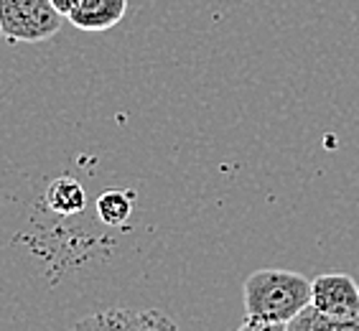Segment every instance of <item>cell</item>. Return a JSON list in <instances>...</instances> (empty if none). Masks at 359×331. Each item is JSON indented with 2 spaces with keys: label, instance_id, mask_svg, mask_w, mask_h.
<instances>
[{
  "label": "cell",
  "instance_id": "obj_1",
  "mask_svg": "<svg viewBox=\"0 0 359 331\" xmlns=\"http://www.w3.org/2000/svg\"><path fill=\"white\" fill-rule=\"evenodd\" d=\"M242 296L248 316L288 324L306 306H311V281L293 270H255L242 285Z\"/></svg>",
  "mask_w": 359,
  "mask_h": 331
},
{
  "label": "cell",
  "instance_id": "obj_2",
  "mask_svg": "<svg viewBox=\"0 0 359 331\" xmlns=\"http://www.w3.org/2000/svg\"><path fill=\"white\" fill-rule=\"evenodd\" d=\"M64 15L51 0H0V31L11 43H41L54 39Z\"/></svg>",
  "mask_w": 359,
  "mask_h": 331
},
{
  "label": "cell",
  "instance_id": "obj_3",
  "mask_svg": "<svg viewBox=\"0 0 359 331\" xmlns=\"http://www.w3.org/2000/svg\"><path fill=\"white\" fill-rule=\"evenodd\" d=\"M311 306L329 318H359V283L346 273H324L311 281Z\"/></svg>",
  "mask_w": 359,
  "mask_h": 331
},
{
  "label": "cell",
  "instance_id": "obj_4",
  "mask_svg": "<svg viewBox=\"0 0 359 331\" xmlns=\"http://www.w3.org/2000/svg\"><path fill=\"white\" fill-rule=\"evenodd\" d=\"M74 331H181L171 318L153 309H110L79 318Z\"/></svg>",
  "mask_w": 359,
  "mask_h": 331
},
{
  "label": "cell",
  "instance_id": "obj_5",
  "mask_svg": "<svg viewBox=\"0 0 359 331\" xmlns=\"http://www.w3.org/2000/svg\"><path fill=\"white\" fill-rule=\"evenodd\" d=\"M128 13V0H79L67 21L87 34H102L118 26Z\"/></svg>",
  "mask_w": 359,
  "mask_h": 331
},
{
  "label": "cell",
  "instance_id": "obj_6",
  "mask_svg": "<svg viewBox=\"0 0 359 331\" xmlns=\"http://www.w3.org/2000/svg\"><path fill=\"white\" fill-rule=\"evenodd\" d=\"M43 201L59 217H72V214H82L84 204H87V194L74 176H59L46 187Z\"/></svg>",
  "mask_w": 359,
  "mask_h": 331
},
{
  "label": "cell",
  "instance_id": "obj_7",
  "mask_svg": "<svg viewBox=\"0 0 359 331\" xmlns=\"http://www.w3.org/2000/svg\"><path fill=\"white\" fill-rule=\"evenodd\" d=\"M133 214V194L110 189L97 196V217L107 227H123Z\"/></svg>",
  "mask_w": 359,
  "mask_h": 331
},
{
  "label": "cell",
  "instance_id": "obj_8",
  "mask_svg": "<svg viewBox=\"0 0 359 331\" xmlns=\"http://www.w3.org/2000/svg\"><path fill=\"white\" fill-rule=\"evenodd\" d=\"M288 331H329V316H324L318 309L306 306L298 316H293L288 321Z\"/></svg>",
  "mask_w": 359,
  "mask_h": 331
},
{
  "label": "cell",
  "instance_id": "obj_9",
  "mask_svg": "<svg viewBox=\"0 0 359 331\" xmlns=\"http://www.w3.org/2000/svg\"><path fill=\"white\" fill-rule=\"evenodd\" d=\"M237 331H288V326L276 324V321H260V318L248 316L245 318V324H242Z\"/></svg>",
  "mask_w": 359,
  "mask_h": 331
},
{
  "label": "cell",
  "instance_id": "obj_10",
  "mask_svg": "<svg viewBox=\"0 0 359 331\" xmlns=\"http://www.w3.org/2000/svg\"><path fill=\"white\" fill-rule=\"evenodd\" d=\"M329 331H359V318H329Z\"/></svg>",
  "mask_w": 359,
  "mask_h": 331
},
{
  "label": "cell",
  "instance_id": "obj_11",
  "mask_svg": "<svg viewBox=\"0 0 359 331\" xmlns=\"http://www.w3.org/2000/svg\"><path fill=\"white\" fill-rule=\"evenodd\" d=\"M51 3H54L56 11H59V13H62L64 18H67V15L72 13V8H74L76 3H79V0H51Z\"/></svg>",
  "mask_w": 359,
  "mask_h": 331
},
{
  "label": "cell",
  "instance_id": "obj_12",
  "mask_svg": "<svg viewBox=\"0 0 359 331\" xmlns=\"http://www.w3.org/2000/svg\"><path fill=\"white\" fill-rule=\"evenodd\" d=\"M0 39H3V31H0Z\"/></svg>",
  "mask_w": 359,
  "mask_h": 331
}]
</instances>
